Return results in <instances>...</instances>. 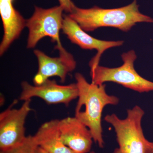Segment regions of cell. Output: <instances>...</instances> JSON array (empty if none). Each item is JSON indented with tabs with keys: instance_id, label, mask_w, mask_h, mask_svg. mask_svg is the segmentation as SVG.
Here are the masks:
<instances>
[{
	"instance_id": "obj_1",
	"label": "cell",
	"mask_w": 153,
	"mask_h": 153,
	"mask_svg": "<svg viewBox=\"0 0 153 153\" xmlns=\"http://www.w3.org/2000/svg\"><path fill=\"white\" fill-rule=\"evenodd\" d=\"M75 79L79 92L75 117L90 130L94 141L100 148H103L102 111L107 105L118 104L119 99L108 94L104 84L97 85L89 83L81 73H76Z\"/></svg>"
},
{
	"instance_id": "obj_2",
	"label": "cell",
	"mask_w": 153,
	"mask_h": 153,
	"mask_svg": "<svg viewBox=\"0 0 153 153\" xmlns=\"http://www.w3.org/2000/svg\"><path fill=\"white\" fill-rule=\"evenodd\" d=\"M68 15L86 32L102 27L128 32L137 23H153V19L140 12L137 0L117 8L103 9L94 6L91 8L82 9L75 6Z\"/></svg>"
},
{
	"instance_id": "obj_3",
	"label": "cell",
	"mask_w": 153,
	"mask_h": 153,
	"mask_svg": "<svg viewBox=\"0 0 153 153\" xmlns=\"http://www.w3.org/2000/svg\"><path fill=\"white\" fill-rule=\"evenodd\" d=\"M143 110L135 105L127 110L122 119L115 114L105 116L104 120L112 126L116 135L118 148L114 153H153V142L145 137L142 126Z\"/></svg>"
},
{
	"instance_id": "obj_4",
	"label": "cell",
	"mask_w": 153,
	"mask_h": 153,
	"mask_svg": "<svg viewBox=\"0 0 153 153\" xmlns=\"http://www.w3.org/2000/svg\"><path fill=\"white\" fill-rule=\"evenodd\" d=\"M123 64L116 68H108L99 64L90 67L91 83L99 85L105 82H115L140 92H147L153 91V82L140 76L135 69L134 63L137 56L131 50L121 55Z\"/></svg>"
},
{
	"instance_id": "obj_5",
	"label": "cell",
	"mask_w": 153,
	"mask_h": 153,
	"mask_svg": "<svg viewBox=\"0 0 153 153\" xmlns=\"http://www.w3.org/2000/svg\"><path fill=\"white\" fill-rule=\"evenodd\" d=\"M63 7L60 5L48 9L35 6L33 16L26 21V27L29 30L27 48L36 47L38 42L44 37L52 38L57 43L56 49L59 55H66L68 52L63 48L60 38L63 19Z\"/></svg>"
},
{
	"instance_id": "obj_6",
	"label": "cell",
	"mask_w": 153,
	"mask_h": 153,
	"mask_svg": "<svg viewBox=\"0 0 153 153\" xmlns=\"http://www.w3.org/2000/svg\"><path fill=\"white\" fill-rule=\"evenodd\" d=\"M31 100H25L21 107L10 106L0 114V149L5 151L22 144L25 136L26 119L31 111Z\"/></svg>"
},
{
	"instance_id": "obj_7",
	"label": "cell",
	"mask_w": 153,
	"mask_h": 153,
	"mask_svg": "<svg viewBox=\"0 0 153 153\" xmlns=\"http://www.w3.org/2000/svg\"><path fill=\"white\" fill-rule=\"evenodd\" d=\"M21 87L20 100L25 101L37 97L49 104H63L66 106L78 98L79 93L76 83L60 85L55 80L49 79L39 85H33L27 81H23Z\"/></svg>"
},
{
	"instance_id": "obj_8",
	"label": "cell",
	"mask_w": 153,
	"mask_h": 153,
	"mask_svg": "<svg viewBox=\"0 0 153 153\" xmlns=\"http://www.w3.org/2000/svg\"><path fill=\"white\" fill-rule=\"evenodd\" d=\"M62 30L73 44L82 49L97 51L96 55L89 62L90 67L98 65L102 55L106 50L120 47L124 43L123 41H103L94 38L82 30L69 15L63 16Z\"/></svg>"
},
{
	"instance_id": "obj_9",
	"label": "cell",
	"mask_w": 153,
	"mask_h": 153,
	"mask_svg": "<svg viewBox=\"0 0 153 153\" xmlns=\"http://www.w3.org/2000/svg\"><path fill=\"white\" fill-rule=\"evenodd\" d=\"M34 53L38 65V72L33 78L34 85H40L54 76H58L60 82H64L67 75L76 68V61L70 53L58 57H50L38 49L34 50Z\"/></svg>"
},
{
	"instance_id": "obj_10",
	"label": "cell",
	"mask_w": 153,
	"mask_h": 153,
	"mask_svg": "<svg viewBox=\"0 0 153 153\" xmlns=\"http://www.w3.org/2000/svg\"><path fill=\"white\" fill-rule=\"evenodd\" d=\"M60 137L64 145L76 153L90 152L93 137L90 130L75 116L59 120Z\"/></svg>"
},
{
	"instance_id": "obj_11",
	"label": "cell",
	"mask_w": 153,
	"mask_h": 153,
	"mask_svg": "<svg viewBox=\"0 0 153 153\" xmlns=\"http://www.w3.org/2000/svg\"><path fill=\"white\" fill-rule=\"evenodd\" d=\"M14 0H0V14L4 28V36L0 44V55L7 51L19 38L26 27V21L13 6Z\"/></svg>"
},
{
	"instance_id": "obj_12",
	"label": "cell",
	"mask_w": 153,
	"mask_h": 153,
	"mask_svg": "<svg viewBox=\"0 0 153 153\" xmlns=\"http://www.w3.org/2000/svg\"><path fill=\"white\" fill-rule=\"evenodd\" d=\"M59 122V120H52L40 127L34 135L38 146L48 153H76L62 142Z\"/></svg>"
},
{
	"instance_id": "obj_13",
	"label": "cell",
	"mask_w": 153,
	"mask_h": 153,
	"mask_svg": "<svg viewBox=\"0 0 153 153\" xmlns=\"http://www.w3.org/2000/svg\"><path fill=\"white\" fill-rule=\"evenodd\" d=\"M38 147L34 136L29 135L21 144L0 153H36Z\"/></svg>"
},
{
	"instance_id": "obj_14",
	"label": "cell",
	"mask_w": 153,
	"mask_h": 153,
	"mask_svg": "<svg viewBox=\"0 0 153 153\" xmlns=\"http://www.w3.org/2000/svg\"><path fill=\"white\" fill-rule=\"evenodd\" d=\"M60 5L63 7V10L66 12L71 13L75 7V4L71 0H58Z\"/></svg>"
},
{
	"instance_id": "obj_15",
	"label": "cell",
	"mask_w": 153,
	"mask_h": 153,
	"mask_svg": "<svg viewBox=\"0 0 153 153\" xmlns=\"http://www.w3.org/2000/svg\"><path fill=\"white\" fill-rule=\"evenodd\" d=\"M36 153H47V152H46V151L43 150V149H41V148L39 147V146H38L37 147V149H36Z\"/></svg>"
},
{
	"instance_id": "obj_16",
	"label": "cell",
	"mask_w": 153,
	"mask_h": 153,
	"mask_svg": "<svg viewBox=\"0 0 153 153\" xmlns=\"http://www.w3.org/2000/svg\"><path fill=\"white\" fill-rule=\"evenodd\" d=\"M90 153H95L94 152H91ZM113 153H114L113 152Z\"/></svg>"
}]
</instances>
